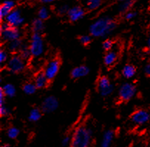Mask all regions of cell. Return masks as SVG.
Listing matches in <instances>:
<instances>
[{"label":"cell","mask_w":150,"mask_h":147,"mask_svg":"<svg viewBox=\"0 0 150 147\" xmlns=\"http://www.w3.org/2000/svg\"><path fill=\"white\" fill-rule=\"evenodd\" d=\"M31 29H32L33 33H42L45 29V23L40 18H35L32 22L31 24Z\"/></svg>","instance_id":"d6986e66"},{"label":"cell","mask_w":150,"mask_h":147,"mask_svg":"<svg viewBox=\"0 0 150 147\" xmlns=\"http://www.w3.org/2000/svg\"><path fill=\"white\" fill-rule=\"evenodd\" d=\"M5 95L4 94L3 91H2V88L0 89V106L4 105V103H5Z\"/></svg>","instance_id":"d590c367"},{"label":"cell","mask_w":150,"mask_h":147,"mask_svg":"<svg viewBox=\"0 0 150 147\" xmlns=\"http://www.w3.org/2000/svg\"><path fill=\"white\" fill-rule=\"evenodd\" d=\"M59 101L54 96H49L43 100L41 105V110L45 113H50L57 110Z\"/></svg>","instance_id":"9c48e42d"},{"label":"cell","mask_w":150,"mask_h":147,"mask_svg":"<svg viewBox=\"0 0 150 147\" xmlns=\"http://www.w3.org/2000/svg\"><path fill=\"white\" fill-rule=\"evenodd\" d=\"M25 61L19 55H13L7 63V69L11 73H20L25 68Z\"/></svg>","instance_id":"8992f818"},{"label":"cell","mask_w":150,"mask_h":147,"mask_svg":"<svg viewBox=\"0 0 150 147\" xmlns=\"http://www.w3.org/2000/svg\"><path fill=\"white\" fill-rule=\"evenodd\" d=\"M144 72L147 76L150 77V62H149L144 67Z\"/></svg>","instance_id":"8d00e7d4"},{"label":"cell","mask_w":150,"mask_h":147,"mask_svg":"<svg viewBox=\"0 0 150 147\" xmlns=\"http://www.w3.org/2000/svg\"><path fill=\"white\" fill-rule=\"evenodd\" d=\"M8 52L4 49H1L0 51V63H4L8 60Z\"/></svg>","instance_id":"4dcf8cb0"},{"label":"cell","mask_w":150,"mask_h":147,"mask_svg":"<svg viewBox=\"0 0 150 147\" xmlns=\"http://www.w3.org/2000/svg\"><path fill=\"white\" fill-rule=\"evenodd\" d=\"M93 140V131L90 127L81 125L75 130L71 137L70 147H90Z\"/></svg>","instance_id":"7a4b0ae2"},{"label":"cell","mask_w":150,"mask_h":147,"mask_svg":"<svg viewBox=\"0 0 150 147\" xmlns=\"http://www.w3.org/2000/svg\"><path fill=\"white\" fill-rule=\"evenodd\" d=\"M70 143H71V138L70 136H65L62 141L63 146H67L68 145H70Z\"/></svg>","instance_id":"836d02e7"},{"label":"cell","mask_w":150,"mask_h":147,"mask_svg":"<svg viewBox=\"0 0 150 147\" xmlns=\"http://www.w3.org/2000/svg\"><path fill=\"white\" fill-rule=\"evenodd\" d=\"M29 49L31 55L33 57H39L43 54L45 50V44L40 33H33L30 38Z\"/></svg>","instance_id":"3957f363"},{"label":"cell","mask_w":150,"mask_h":147,"mask_svg":"<svg viewBox=\"0 0 150 147\" xmlns=\"http://www.w3.org/2000/svg\"><path fill=\"white\" fill-rule=\"evenodd\" d=\"M1 36L3 41L7 42H11L13 41L20 39L21 32L17 27L11 26L7 22H3L0 27Z\"/></svg>","instance_id":"277c9868"},{"label":"cell","mask_w":150,"mask_h":147,"mask_svg":"<svg viewBox=\"0 0 150 147\" xmlns=\"http://www.w3.org/2000/svg\"><path fill=\"white\" fill-rule=\"evenodd\" d=\"M101 4H102V0H87V9L90 10H94L101 6Z\"/></svg>","instance_id":"484cf974"},{"label":"cell","mask_w":150,"mask_h":147,"mask_svg":"<svg viewBox=\"0 0 150 147\" xmlns=\"http://www.w3.org/2000/svg\"><path fill=\"white\" fill-rule=\"evenodd\" d=\"M79 41H80V42L82 43V44L86 46V45H88L89 43H90V42H91L92 41V38L90 35H81V36L79 38Z\"/></svg>","instance_id":"f546056e"},{"label":"cell","mask_w":150,"mask_h":147,"mask_svg":"<svg viewBox=\"0 0 150 147\" xmlns=\"http://www.w3.org/2000/svg\"><path fill=\"white\" fill-rule=\"evenodd\" d=\"M114 131L109 130L106 131L102 137L101 142V147H111L113 138H114Z\"/></svg>","instance_id":"2e32d148"},{"label":"cell","mask_w":150,"mask_h":147,"mask_svg":"<svg viewBox=\"0 0 150 147\" xmlns=\"http://www.w3.org/2000/svg\"><path fill=\"white\" fill-rule=\"evenodd\" d=\"M10 111L9 109L7 107H5V105L0 106V115L1 116H8L10 115Z\"/></svg>","instance_id":"1f68e13d"},{"label":"cell","mask_w":150,"mask_h":147,"mask_svg":"<svg viewBox=\"0 0 150 147\" xmlns=\"http://www.w3.org/2000/svg\"><path fill=\"white\" fill-rule=\"evenodd\" d=\"M19 55L24 60H29L30 57H32L30 51L29 49V46H28L27 45L23 43V45H22V47H21V49L19 51Z\"/></svg>","instance_id":"cb8c5ba5"},{"label":"cell","mask_w":150,"mask_h":147,"mask_svg":"<svg viewBox=\"0 0 150 147\" xmlns=\"http://www.w3.org/2000/svg\"><path fill=\"white\" fill-rule=\"evenodd\" d=\"M60 60L57 58L52 59L46 65L43 72L49 81L53 80L56 77L60 69Z\"/></svg>","instance_id":"ba28073f"},{"label":"cell","mask_w":150,"mask_h":147,"mask_svg":"<svg viewBox=\"0 0 150 147\" xmlns=\"http://www.w3.org/2000/svg\"><path fill=\"white\" fill-rule=\"evenodd\" d=\"M137 13L135 12H132V11H129L128 13L125 14V18L127 20H132L133 18L136 16Z\"/></svg>","instance_id":"e575fe53"},{"label":"cell","mask_w":150,"mask_h":147,"mask_svg":"<svg viewBox=\"0 0 150 147\" xmlns=\"http://www.w3.org/2000/svg\"><path fill=\"white\" fill-rule=\"evenodd\" d=\"M42 110L39 108H33L32 110L30 111L29 115H28V120L31 122H36V121H39L40 118H42Z\"/></svg>","instance_id":"ffe728a7"},{"label":"cell","mask_w":150,"mask_h":147,"mask_svg":"<svg viewBox=\"0 0 150 147\" xmlns=\"http://www.w3.org/2000/svg\"><path fill=\"white\" fill-rule=\"evenodd\" d=\"M38 18L42 19V21H45L50 18V13L48 10L45 7H42L38 11Z\"/></svg>","instance_id":"83f0119b"},{"label":"cell","mask_w":150,"mask_h":147,"mask_svg":"<svg viewBox=\"0 0 150 147\" xmlns=\"http://www.w3.org/2000/svg\"><path fill=\"white\" fill-rule=\"evenodd\" d=\"M19 135V130L16 127H11L7 131V135L11 139H16Z\"/></svg>","instance_id":"4316f807"},{"label":"cell","mask_w":150,"mask_h":147,"mask_svg":"<svg viewBox=\"0 0 150 147\" xmlns=\"http://www.w3.org/2000/svg\"><path fill=\"white\" fill-rule=\"evenodd\" d=\"M2 90L5 97H10V98L13 97L16 95V89L15 86L12 84H10V83L5 84L2 88Z\"/></svg>","instance_id":"44dd1931"},{"label":"cell","mask_w":150,"mask_h":147,"mask_svg":"<svg viewBox=\"0 0 150 147\" xmlns=\"http://www.w3.org/2000/svg\"><path fill=\"white\" fill-rule=\"evenodd\" d=\"M147 46H148V50L150 53V35L149 36L148 40H147Z\"/></svg>","instance_id":"f35d334b"},{"label":"cell","mask_w":150,"mask_h":147,"mask_svg":"<svg viewBox=\"0 0 150 147\" xmlns=\"http://www.w3.org/2000/svg\"><path fill=\"white\" fill-rule=\"evenodd\" d=\"M16 3L11 0H6L0 6V18L2 20L3 18H6L10 13L15 9Z\"/></svg>","instance_id":"4fadbf2b"},{"label":"cell","mask_w":150,"mask_h":147,"mask_svg":"<svg viewBox=\"0 0 150 147\" xmlns=\"http://www.w3.org/2000/svg\"><path fill=\"white\" fill-rule=\"evenodd\" d=\"M118 58V55L114 51H109L104 57V63L105 66H112L115 63Z\"/></svg>","instance_id":"ac0fdd59"},{"label":"cell","mask_w":150,"mask_h":147,"mask_svg":"<svg viewBox=\"0 0 150 147\" xmlns=\"http://www.w3.org/2000/svg\"><path fill=\"white\" fill-rule=\"evenodd\" d=\"M122 75L126 79L132 78L136 74V69L134 66L131 64H127L122 69Z\"/></svg>","instance_id":"e0dca14e"},{"label":"cell","mask_w":150,"mask_h":147,"mask_svg":"<svg viewBox=\"0 0 150 147\" xmlns=\"http://www.w3.org/2000/svg\"><path fill=\"white\" fill-rule=\"evenodd\" d=\"M84 15H85V10L80 6H75L70 8L67 13L69 19L72 22H78L84 16Z\"/></svg>","instance_id":"7c38bea8"},{"label":"cell","mask_w":150,"mask_h":147,"mask_svg":"<svg viewBox=\"0 0 150 147\" xmlns=\"http://www.w3.org/2000/svg\"><path fill=\"white\" fill-rule=\"evenodd\" d=\"M5 22L11 26L17 27L22 25L24 22V18L22 17L20 10L18 9H14L11 11L9 15L5 18Z\"/></svg>","instance_id":"30bf717a"},{"label":"cell","mask_w":150,"mask_h":147,"mask_svg":"<svg viewBox=\"0 0 150 147\" xmlns=\"http://www.w3.org/2000/svg\"><path fill=\"white\" fill-rule=\"evenodd\" d=\"M36 89H37V88H36L34 83H27L22 87L23 92L27 95H33V94H34L36 91Z\"/></svg>","instance_id":"603a6c76"},{"label":"cell","mask_w":150,"mask_h":147,"mask_svg":"<svg viewBox=\"0 0 150 147\" xmlns=\"http://www.w3.org/2000/svg\"><path fill=\"white\" fill-rule=\"evenodd\" d=\"M116 28V23L110 17H101L95 21L90 27V32L96 38H104L111 34Z\"/></svg>","instance_id":"6da1fadb"},{"label":"cell","mask_w":150,"mask_h":147,"mask_svg":"<svg viewBox=\"0 0 150 147\" xmlns=\"http://www.w3.org/2000/svg\"><path fill=\"white\" fill-rule=\"evenodd\" d=\"M39 2H42V3H45V4H48V3H51V2H55L56 0H39Z\"/></svg>","instance_id":"74e56055"},{"label":"cell","mask_w":150,"mask_h":147,"mask_svg":"<svg viewBox=\"0 0 150 147\" xmlns=\"http://www.w3.org/2000/svg\"><path fill=\"white\" fill-rule=\"evenodd\" d=\"M2 147H12V146H9V145H4V146H2Z\"/></svg>","instance_id":"ab89813d"},{"label":"cell","mask_w":150,"mask_h":147,"mask_svg":"<svg viewBox=\"0 0 150 147\" xmlns=\"http://www.w3.org/2000/svg\"><path fill=\"white\" fill-rule=\"evenodd\" d=\"M137 89L135 85L130 83H123L118 90V97L123 102H128L135 97Z\"/></svg>","instance_id":"5b68a950"},{"label":"cell","mask_w":150,"mask_h":147,"mask_svg":"<svg viewBox=\"0 0 150 147\" xmlns=\"http://www.w3.org/2000/svg\"><path fill=\"white\" fill-rule=\"evenodd\" d=\"M69 7L67 5H62V6L59 7V9H58V13L61 15H64V14H67L69 12Z\"/></svg>","instance_id":"d6a6232c"},{"label":"cell","mask_w":150,"mask_h":147,"mask_svg":"<svg viewBox=\"0 0 150 147\" xmlns=\"http://www.w3.org/2000/svg\"><path fill=\"white\" fill-rule=\"evenodd\" d=\"M22 45H23V43H22V41L20 39L13 41L9 42V44H8V49L12 52H19Z\"/></svg>","instance_id":"d4e9b609"},{"label":"cell","mask_w":150,"mask_h":147,"mask_svg":"<svg viewBox=\"0 0 150 147\" xmlns=\"http://www.w3.org/2000/svg\"><path fill=\"white\" fill-rule=\"evenodd\" d=\"M90 73V69L86 66H79L72 70L70 75L73 79H79L87 76Z\"/></svg>","instance_id":"5bb4252c"},{"label":"cell","mask_w":150,"mask_h":147,"mask_svg":"<svg viewBox=\"0 0 150 147\" xmlns=\"http://www.w3.org/2000/svg\"><path fill=\"white\" fill-rule=\"evenodd\" d=\"M48 82H49V80L46 77L44 72H39L35 77L34 84L36 85V88L39 89L45 88V87H47Z\"/></svg>","instance_id":"9a60e30c"},{"label":"cell","mask_w":150,"mask_h":147,"mask_svg":"<svg viewBox=\"0 0 150 147\" xmlns=\"http://www.w3.org/2000/svg\"><path fill=\"white\" fill-rule=\"evenodd\" d=\"M150 119V114L145 110H138L131 116V120L137 125H144Z\"/></svg>","instance_id":"8fae6325"},{"label":"cell","mask_w":150,"mask_h":147,"mask_svg":"<svg viewBox=\"0 0 150 147\" xmlns=\"http://www.w3.org/2000/svg\"><path fill=\"white\" fill-rule=\"evenodd\" d=\"M120 2H125L126 0H119Z\"/></svg>","instance_id":"60d3db41"},{"label":"cell","mask_w":150,"mask_h":147,"mask_svg":"<svg viewBox=\"0 0 150 147\" xmlns=\"http://www.w3.org/2000/svg\"><path fill=\"white\" fill-rule=\"evenodd\" d=\"M98 90L101 97H107L111 95L114 90V87L108 77L102 76L98 80Z\"/></svg>","instance_id":"52a82bcc"},{"label":"cell","mask_w":150,"mask_h":147,"mask_svg":"<svg viewBox=\"0 0 150 147\" xmlns=\"http://www.w3.org/2000/svg\"><path fill=\"white\" fill-rule=\"evenodd\" d=\"M136 0H126L125 2H122L119 8V10L121 13H127L130 9L135 5Z\"/></svg>","instance_id":"7402d4cb"},{"label":"cell","mask_w":150,"mask_h":147,"mask_svg":"<svg viewBox=\"0 0 150 147\" xmlns=\"http://www.w3.org/2000/svg\"><path fill=\"white\" fill-rule=\"evenodd\" d=\"M113 42L112 41L110 40V39H107V40L104 41L102 43V46L104 48V49H105L106 51L109 52V51H111L113 47Z\"/></svg>","instance_id":"f1b7e54d"}]
</instances>
